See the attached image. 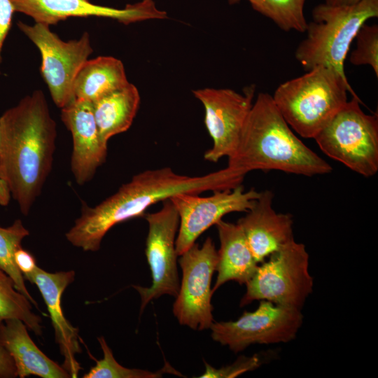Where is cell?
Masks as SVG:
<instances>
[{"label": "cell", "instance_id": "cell-1", "mask_svg": "<svg viewBox=\"0 0 378 378\" xmlns=\"http://www.w3.org/2000/svg\"><path fill=\"white\" fill-rule=\"evenodd\" d=\"M241 184L227 167L200 176L179 174L170 167L146 170L134 175L97 206L83 204L81 215L65 236L74 246L85 251H97L112 227L144 216L147 209L159 202L179 193L231 190Z\"/></svg>", "mask_w": 378, "mask_h": 378}, {"label": "cell", "instance_id": "cell-2", "mask_svg": "<svg viewBox=\"0 0 378 378\" xmlns=\"http://www.w3.org/2000/svg\"><path fill=\"white\" fill-rule=\"evenodd\" d=\"M0 124V180L27 215L52 168L56 124L41 90L6 111Z\"/></svg>", "mask_w": 378, "mask_h": 378}, {"label": "cell", "instance_id": "cell-3", "mask_svg": "<svg viewBox=\"0 0 378 378\" xmlns=\"http://www.w3.org/2000/svg\"><path fill=\"white\" fill-rule=\"evenodd\" d=\"M227 158V167L242 176L254 170L305 176L332 171L293 133L266 92H260L253 102L237 148Z\"/></svg>", "mask_w": 378, "mask_h": 378}, {"label": "cell", "instance_id": "cell-4", "mask_svg": "<svg viewBox=\"0 0 378 378\" xmlns=\"http://www.w3.org/2000/svg\"><path fill=\"white\" fill-rule=\"evenodd\" d=\"M356 94L346 76L332 67L318 66L276 89L272 99L288 125L300 136L314 139Z\"/></svg>", "mask_w": 378, "mask_h": 378}, {"label": "cell", "instance_id": "cell-5", "mask_svg": "<svg viewBox=\"0 0 378 378\" xmlns=\"http://www.w3.org/2000/svg\"><path fill=\"white\" fill-rule=\"evenodd\" d=\"M306 38L296 48V59L309 71L318 66L332 67L343 76L351 43L366 22L378 17V0H361L354 5L321 4L312 10Z\"/></svg>", "mask_w": 378, "mask_h": 378}, {"label": "cell", "instance_id": "cell-6", "mask_svg": "<svg viewBox=\"0 0 378 378\" xmlns=\"http://www.w3.org/2000/svg\"><path fill=\"white\" fill-rule=\"evenodd\" d=\"M360 103L352 96L314 139L328 157L370 177L378 172V118L365 113Z\"/></svg>", "mask_w": 378, "mask_h": 378}, {"label": "cell", "instance_id": "cell-7", "mask_svg": "<svg viewBox=\"0 0 378 378\" xmlns=\"http://www.w3.org/2000/svg\"><path fill=\"white\" fill-rule=\"evenodd\" d=\"M305 246L293 239L258 264L246 282L240 306L254 300L301 309L314 286Z\"/></svg>", "mask_w": 378, "mask_h": 378}, {"label": "cell", "instance_id": "cell-8", "mask_svg": "<svg viewBox=\"0 0 378 378\" xmlns=\"http://www.w3.org/2000/svg\"><path fill=\"white\" fill-rule=\"evenodd\" d=\"M17 25L40 51L41 76L52 101L57 107H64L75 99V79L93 52L89 34L85 31L78 39L64 41L47 24L19 21Z\"/></svg>", "mask_w": 378, "mask_h": 378}, {"label": "cell", "instance_id": "cell-9", "mask_svg": "<svg viewBox=\"0 0 378 378\" xmlns=\"http://www.w3.org/2000/svg\"><path fill=\"white\" fill-rule=\"evenodd\" d=\"M301 309L260 300L253 312H244L236 321L214 322L212 339L234 353L251 344L286 343L294 340L302 325Z\"/></svg>", "mask_w": 378, "mask_h": 378}, {"label": "cell", "instance_id": "cell-10", "mask_svg": "<svg viewBox=\"0 0 378 378\" xmlns=\"http://www.w3.org/2000/svg\"><path fill=\"white\" fill-rule=\"evenodd\" d=\"M180 256L182 279L173 313L181 325L195 330L210 328L214 323L211 283L216 270L218 251L208 237L201 247L195 243Z\"/></svg>", "mask_w": 378, "mask_h": 378}, {"label": "cell", "instance_id": "cell-11", "mask_svg": "<svg viewBox=\"0 0 378 378\" xmlns=\"http://www.w3.org/2000/svg\"><path fill=\"white\" fill-rule=\"evenodd\" d=\"M144 217L148 224L145 253L152 284L150 287L133 286L141 295V311L150 301L163 295L176 297L180 286L176 250L179 217L175 206L169 199L165 200L159 211Z\"/></svg>", "mask_w": 378, "mask_h": 378}, {"label": "cell", "instance_id": "cell-12", "mask_svg": "<svg viewBox=\"0 0 378 378\" xmlns=\"http://www.w3.org/2000/svg\"><path fill=\"white\" fill-rule=\"evenodd\" d=\"M255 86L246 87L243 93L228 88H205L193 90L204 108V123L212 139L211 148L204 159L217 162L235 150L253 104Z\"/></svg>", "mask_w": 378, "mask_h": 378}, {"label": "cell", "instance_id": "cell-13", "mask_svg": "<svg viewBox=\"0 0 378 378\" xmlns=\"http://www.w3.org/2000/svg\"><path fill=\"white\" fill-rule=\"evenodd\" d=\"M260 192L254 188L245 191L241 184L231 190L214 191L211 196L199 194L179 193L169 200L175 206L179 217L176 250L181 255L195 243L197 239L223 217L232 212H247Z\"/></svg>", "mask_w": 378, "mask_h": 378}, {"label": "cell", "instance_id": "cell-14", "mask_svg": "<svg viewBox=\"0 0 378 378\" xmlns=\"http://www.w3.org/2000/svg\"><path fill=\"white\" fill-rule=\"evenodd\" d=\"M15 12L31 17L36 23L48 26L71 17H102L130 24L150 19H164L167 13L159 10L153 0H143L115 8L94 4L88 0H10Z\"/></svg>", "mask_w": 378, "mask_h": 378}, {"label": "cell", "instance_id": "cell-15", "mask_svg": "<svg viewBox=\"0 0 378 378\" xmlns=\"http://www.w3.org/2000/svg\"><path fill=\"white\" fill-rule=\"evenodd\" d=\"M61 109L62 120L73 138L71 169L77 183L83 185L105 162L107 144L100 137L92 102L75 98Z\"/></svg>", "mask_w": 378, "mask_h": 378}, {"label": "cell", "instance_id": "cell-16", "mask_svg": "<svg viewBox=\"0 0 378 378\" xmlns=\"http://www.w3.org/2000/svg\"><path fill=\"white\" fill-rule=\"evenodd\" d=\"M273 198L271 190L260 192L252 207L237 221L258 263L294 239L293 217L277 213L272 207Z\"/></svg>", "mask_w": 378, "mask_h": 378}, {"label": "cell", "instance_id": "cell-17", "mask_svg": "<svg viewBox=\"0 0 378 378\" xmlns=\"http://www.w3.org/2000/svg\"><path fill=\"white\" fill-rule=\"evenodd\" d=\"M74 270L55 273L48 272L38 266L24 278L38 287L51 318L55 331V341L61 354L64 356L62 366L70 374L77 377L80 366L76 359V354L81 352L78 342V330L64 317L61 299L66 288L75 279Z\"/></svg>", "mask_w": 378, "mask_h": 378}, {"label": "cell", "instance_id": "cell-18", "mask_svg": "<svg viewBox=\"0 0 378 378\" xmlns=\"http://www.w3.org/2000/svg\"><path fill=\"white\" fill-rule=\"evenodd\" d=\"M0 339L14 361L18 377H71L62 365L38 348L30 337L27 326L21 320L10 318L1 323Z\"/></svg>", "mask_w": 378, "mask_h": 378}, {"label": "cell", "instance_id": "cell-19", "mask_svg": "<svg viewBox=\"0 0 378 378\" xmlns=\"http://www.w3.org/2000/svg\"><path fill=\"white\" fill-rule=\"evenodd\" d=\"M216 225L220 245L218 251L216 270L218 275L212 293L230 281L246 284L255 272L259 264L237 223L220 220Z\"/></svg>", "mask_w": 378, "mask_h": 378}, {"label": "cell", "instance_id": "cell-20", "mask_svg": "<svg viewBox=\"0 0 378 378\" xmlns=\"http://www.w3.org/2000/svg\"><path fill=\"white\" fill-rule=\"evenodd\" d=\"M140 104L137 88L130 83L92 102L95 121L103 142L127 131L132 125Z\"/></svg>", "mask_w": 378, "mask_h": 378}, {"label": "cell", "instance_id": "cell-21", "mask_svg": "<svg viewBox=\"0 0 378 378\" xmlns=\"http://www.w3.org/2000/svg\"><path fill=\"white\" fill-rule=\"evenodd\" d=\"M121 60L111 56L88 59L79 71L74 84L77 99L93 102L129 84Z\"/></svg>", "mask_w": 378, "mask_h": 378}, {"label": "cell", "instance_id": "cell-22", "mask_svg": "<svg viewBox=\"0 0 378 378\" xmlns=\"http://www.w3.org/2000/svg\"><path fill=\"white\" fill-rule=\"evenodd\" d=\"M10 318L21 320L27 328L41 335V318L33 312L31 302L15 288L10 276L0 269V323Z\"/></svg>", "mask_w": 378, "mask_h": 378}, {"label": "cell", "instance_id": "cell-23", "mask_svg": "<svg viewBox=\"0 0 378 378\" xmlns=\"http://www.w3.org/2000/svg\"><path fill=\"white\" fill-rule=\"evenodd\" d=\"M29 234L20 219L8 227H0V269L13 279L15 288L38 307L25 285V279L15 262V253L21 246L22 239Z\"/></svg>", "mask_w": 378, "mask_h": 378}, {"label": "cell", "instance_id": "cell-24", "mask_svg": "<svg viewBox=\"0 0 378 378\" xmlns=\"http://www.w3.org/2000/svg\"><path fill=\"white\" fill-rule=\"evenodd\" d=\"M306 0H248L255 11L272 20L279 28L288 31L305 32L307 22L304 17Z\"/></svg>", "mask_w": 378, "mask_h": 378}, {"label": "cell", "instance_id": "cell-25", "mask_svg": "<svg viewBox=\"0 0 378 378\" xmlns=\"http://www.w3.org/2000/svg\"><path fill=\"white\" fill-rule=\"evenodd\" d=\"M97 340L104 356L97 360L96 365L83 376V378H157L167 371L164 370L166 367L155 372L125 368L116 361L104 337H99Z\"/></svg>", "mask_w": 378, "mask_h": 378}, {"label": "cell", "instance_id": "cell-26", "mask_svg": "<svg viewBox=\"0 0 378 378\" xmlns=\"http://www.w3.org/2000/svg\"><path fill=\"white\" fill-rule=\"evenodd\" d=\"M355 39L356 46L350 55V62L356 66H370L377 77L378 25L365 23L358 30Z\"/></svg>", "mask_w": 378, "mask_h": 378}, {"label": "cell", "instance_id": "cell-27", "mask_svg": "<svg viewBox=\"0 0 378 378\" xmlns=\"http://www.w3.org/2000/svg\"><path fill=\"white\" fill-rule=\"evenodd\" d=\"M260 364L261 361L258 355L251 357H241L234 363L218 369L214 368L205 363L206 370L200 377H235L247 371L258 368Z\"/></svg>", "mask_w": 378, "mask_h": 378}, {"label": "cell", "instance_id": "cell-28", "mask_svg": "<svg viewBox=\"0 0 378 378\" xmlns=\"http://www.w3.org/2000/svg\"><path fill=\"white\" fill-rule=\"evenodd\" d=\"M15 12L10 0H0V62L4 43L9 32Z\"/></svg>", "mask_w": 378, "mask_h": 378}, {"label": "cell", "instance_id": "cell-29", "mask_svg": "<svg viewBox=\"0 0 378 378\" xmlns=\"http://www.w3.org/2000/svg\"><path fill=\"white\" fill-rule=\"evenodd\" d=\"M17 372L14 361L0 339V378H14Z\"/></svg>", "mask_w": 378, "mask_h": 378}, {"label": "cell", "instance_id": "cell-30", "mask_svg": "<svg viewBox=\"0 0 378 378\" xmlns=\"http://www.w3.org/2000/svg\"><path fill=\"white\" fill-rule=\"evenodd\" d=\"M14 258L23 276L31 272L37 266L34 256L22 247L15 251Z\"/></svg>", "mask_w": 378, "mask_h": 378}, {"label": "cell", "instance_id": "cell-31", "mask_svg": "<svg viewBox=\"0 0 378 378\" xmlns=\"http://www.w3.org/2000/svg\"><path fill=\"white\" fill-rule=\"evenodd\" d=\"M361 0H326V4L332 6H350L354 5Z\"/></svg>", "mask_w": 378, "mask_h": 378}, {"label": "cell", "instance_id": "cell-32", "mask_svg": "<svg viewBox=\"0 0 378 378\" xmlns=\"http://www.w3.org/2000/svg\"><path fill=\"white\" fill-rule=\"evenodd\" d=\"M241 1H243V0H227L228 3L230 4H237L239 2H240ZM248 1V0H247Z\"/></svg>", "mask_w": 378, "mask_h": 378}, {"label": "cell", "instance_id": "cell-33", "mask_svg": "<svg viewBox=\"0 0 378 378\" xmlns=\"http://www.w3.org/2000/svg\"><path fill=\"white\" fill-rule=\"evenodd\" d=\"M1 127L0 124V148H1Z\"/></svg>", "mask_w": 378, "mask_h": 378}]
</instances>
